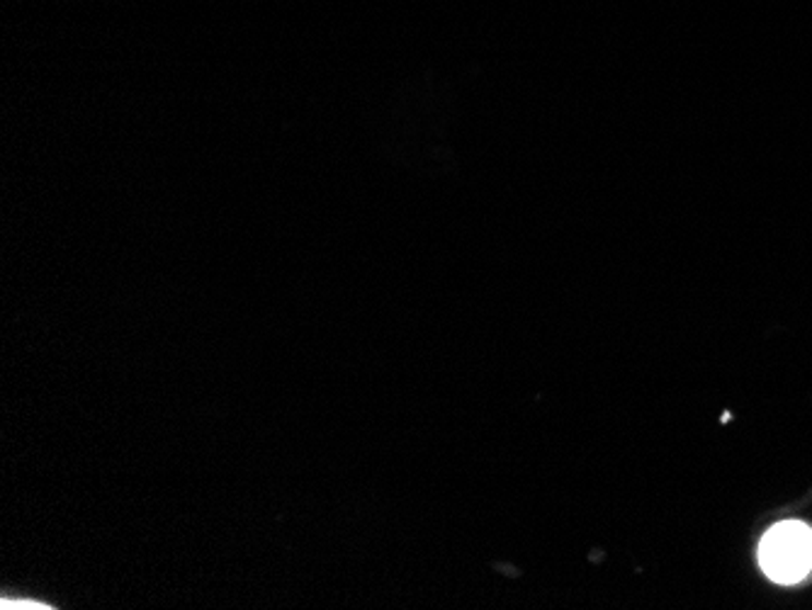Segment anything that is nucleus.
Listing matches in <instances>:
<instances>
[{
    "label": "nucleus",
    "instance_id": "1",
    "mask_svg": "<svg viewBox=\"0 0 812 610\" xmlns=\"http://www.w3.org/2000/svg\"><path fill=\"white\" fill-rule=\"evenodd\" d=\"M759 562L778 584H796L812 570V528L805 523H778L764 535Z\"/></svg>",
    "mask_w": 812,
    "mask_h": 610
}]
</instances>
